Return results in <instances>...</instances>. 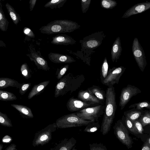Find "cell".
<instances>
[{
  "label": "cell",
  "mask_w": 150,
  "mask_h": 150,
  "mask_svg": "<svg viewBox=\"0 0 150 150\" xmlns=\"http://www.w3.org/2000/svg\"><path fill=\"white\" fill-rule=\"evenodd\" d=\"M5 6L13 23L17 25L19 22L21 21L19 14L15 11L14 8L8 3H7L6 4Z\"/></svg>",
  "instance_id": "d4e9b609"
},
{
  "label": "cell",
  "mask_w": 150,
  "mask_h": 150,
  "mask_svg": "<svg viewBox=\"0 0 150 150\" xmlns=\"http://www.w3.org/2000/svg\"><path fill=\"white\" fill-rule=\"evenodd\" d=\"M5 150H18L16 145L15 144L12 143L8 146Z\"/></svg>",
  "instance_id": "f6af8a7d"
},
{
  "label": "cell",
  "mask_w": 150,
  "mask_h": 150,
  "mask_svg": "<svg viewBox=\"0 0 150 150\" xmlns=\"http://www.w3.org/2000/svg\"><path fill=\"white\" fill-rule=\"evenodd\" d=\"M11 105L17 110L23 117L26 118H33L34 117L31 110L29 107L20 104H12Z\"/></svg>",
  "instance_id": "44dd1931"
},
{
  "label": "cell",
  "mask_w": 150,
  "mask_h": 150,
  "mask_svg": "<svg viewBox=\"0 0 150 150\" xmlns=\"http://www.w3.org/2000/svg\"><path fill=\"white\" fill-rule=\"evenodd\" d=\"M37 1V0H30L29 1L30 11H31L33 9Z\"/></svg>",
  "instance_id": "ee69618b"
},
{
  "label": "cell",
  "mask_w": 150,
  "mask_h": 150,
  "mask_svg": "<svg viewBox=\"0 0 150 150\" xmlns=\"http://www.w3.org/2000/svg\"><path fill=\"white\" fill-rule=\"evenodd\" d=\"M144 111L143 110H138L133 108L132 110L125 111L124 112V115L133 122L139 119Z\"/></svg>",
  "instance_id": "cb8c5ba5"
},
{
  "label": "cell",
  "mask_w": 150,
  "mask_h": 150,
  "mask_svg": "<svg viewBox=\"0 0 150 150\" xmlns=\"http://www.w3.org/2000/svg\"><path fill=\"white\" fill-rule=\"evenodd\" d=\"M125 69L126 68L122 66L109 68L108 75L101 82L102 83L108 87L113 86L115 84H118Z\"/></svg>",
  "instance_id": "30bf717a"
},
{
  "label": "cell",
  "mask_w": 150,
  "mask_h": 150,
  "mask_svg": "<svg viewBox=\"0 0 150 150\" xmlns=\"http://www.w3.org/2000/svg\"><path fill=\"white\" fill-rule=\"evenodd\" d=\"M71 150H77V149L75 148V146H74L73 148Z\"/></svg>",
  "instance_id": "681fc988"
},
{
  "label": "cell",
  "mask_w": 150,
  "mask_h": 150,
  "mask_svg": "<svg viewBox=\"0 0 150 150\" xmlns=\"http://www.w3.org/2000/svg\"><path fill=\"white\" fill-rule=\"evenodd\" d=\"M94 121L84 120L73 113L64 115L57 119L55 122L57 129L80 127L86 126Z\"/></svg>",
  "instance_id": "5b68a950"
},
{
  "label": "cell",
  "mask_w": 150,
  "mask_h": 150,
  "mask_svg": "<svg viewBox=\"0 0 150 150\" xmlns=\"http://www.w3.org/2000/svg\"><path fill=\"white\" fill-rule=\"evenodd\" d=\"M100 127L98 121L94 122L86 126L83 131L85 132L92 133L97 131Z\"/></svg>",
  "instance_id": "e575fe53"
},
{
  "label": "cell",
  "mask_w": 150,
  "mask_h": 150,
  "mask_svg": "<svg viewBox=\"0 0 150 150\" xmlns=\"http://www.w3.org/2000/svg\"><path fill=\"white\" fill-rule=\"evenodd\" d=\"M16 96L13 93L0 90V100L10 101L17 99Z\"/></svg>",
  "instance_id": "83f0119b"
},
{
  "label": "cell",
  "mask_w": 150,
  "mask_h": 150,
  "mask_svg": "<svg viewBox=\"0 0 150 150\" xmlns=\"http://www.w3.org/2000/svg\"><path fill=\"white\" fill-rule=\"evenodd\" d=\"M57 129L55 122L50 124L36 132L32 141V145L35 147L42 146L48 143L52 138V133Z\"/></svg>",
  "instance_id": "8992f818"
},
{
  "label": "cell",
  "mask_w": 150,
  "mask_h": 150,
  "mask_svg": "<svg viewBox=\"0 0 150 150\" xmlns=\"http://www.w3.org/2000/svg\"><path fill=\"white\" fill-rule=\"evenodd\" d=\"M122 122H124L126 127L130 131L135 134H138L136 129L133 122L130 120L128 117L123 116L121 120Z\"/></svg>",
  "instance_id": "4dcf8cb0"
},
{
  "label": "cell",
  "mask_w": 150,
  "mask_h": 150,
  "mask_svg": "<svg viewBox=\"0 0 150 150\" xmlns=\"http://www.w3.org/2000/svg\"><path fill=\"white\" fill-rule=\"evenodd\" d=\"M87 90L100 100L104 103L106 97V92L98 86L93 85L87 88Z\"/></svg>",
  "instance_id": "603a6c76"
},
{
  "label": "cell",
  "mask_w": 150,
  "mask_h": 150,
  "mask_svg": "<svg viewBox=\"0 0 150 150\" xmlns=\"http://www.w3.org/2000/svg\"><path fill=\"white\" fill-rule=\"evenodd\" d=\"M105 108L100 131L103 135L110 131L117 109L116 93L114 87H108L106 90Z\"/></svg>",
  "instance_id": "7a4b0ae2"
},
{
  "label": "cell",
  "mask_w": 150,
  "mask_h": 150,
  "mask_svg": "<svg viewBox=\"0 0 150 150\" xmlns=\"http://www.w3.org/2000/svg\"><path fill=\"white\" fill-rule=\"evenodd\" d=\"M3 147V145L2 144H0V150H2Z\"/></svg>",
  "instance_id": "c3c4849f"
},
{
  "label": "cell",
  "mask_w": 150,
  "mask_h": 150,
  "mask_svg": "<svg viewBox=\"0 0 150 150\" xmlns=\"http://www.w3.org/2000/svg\"><path fill=\"white\" fill-rule=\"evenodd\" d=\"M51 43L56 45H73L76 41L71 37L66 34H58L52 38Z\"/></svg>",
  "instance_id": "e0dca14e"
},
{
  "label": "cell",
  "mask_w": 150,
  "mask_h": 150,
  "mask_svg": "<svg viewBox=\"0 0 150 150\" xmlns=\"http://www.w3.org/2000/svg\"><path fill=\"white\" fill-rule=\"evenodd\" d=\"M117 5V2L113 0H101L100 1L101 7L106 9H112L115 7Z\"/></svg>",
  "instance_id": "d6a6232c"
},
{
  "label": "cell",
  "mask_w": 150,
  "mask_h": 150,
  "mask_svg": "<svg viewBox=\"0 0 150 150\" xmlns=\"http://www.w3.org/2000/svg\"><path fill=\"white\" fill-rule=\"evenodd\" d=\"M150 146V137H149L146 142Z\"/></svg>",
  "instance_id": "7dc6e473"
},
{
  "label": "cell",
  "mask_w": 150,
  "mask_h": 150,
  "mask_svg": "<svg viewBox=\"0 0 150 150\" xmlns=\"http://www.w3.org/2000/svg\"><path fill=\"white\" fill-rule=\"evenodd\" d=\"M150 9V1L137 4L130 8L124 13L122 18H126L141 13Z\"/></svg>",
  "instance_id": "4fadbf2b"
},
{
  "label": "cell",
  "mask_w": 150,
  "mask_h": 150,
  "mask_svg": "<svg viewBox=\"0 0 150 150\" xmlns=\"http://www.w3.org/2000/svg\"><path fill=\"white\" fill-rule=\"evenodd\" d=\"M49 59L55 63H71L76 62L71 57L67 54L50 52L48 54Z\"/></svg>",
  "instance_id": "2e32d148"
},
{
  "label": "cell",
  "mask_w": 150,
  "mask_h": 150,
  "mask_svg": "<svg viewBox=\"0 0 150 150\" xmlns=\"http://www.w3.org/2000/svg\"><path fill=\"white\" fill-rule=\"evenodd\" d=\"M85 79L83 74L75 75L71 73H68L57 83L55 86L54 97L57 98L76 91L81 86Z\"/></svg>",
  "instance_id": "3957f363"
},
{
  "label": "cell",
  "mask_w": 150,
  "mask_h": 150,
  "mask_svg": "<svg viewBox=\"0 0 150 150\" xmlns=\"http://www.w3.org/2000/svg\"><path fill=\"white\" fill-rule=\"evenodd\" d=\"M21 83L14 80L6 77L0 78V89L7 88L9 87H15L19 88Z\"/></svg>",
  "instance_id": "7402d4cb"
},
{
  "label": "cell",
  "mask_w": 150,
  "mask_h": 150,
  "mask_svg": "<svg viewBox=\"0 0 150 150\" xmlns=\"http://www.w3.org/2000/svg\"><path fill=\"white\" fill-rule=\"evenodd\" d=\"M93 105L87 103L73 96L67 101L66 106L68 110L71 112L78 111L84 108L91 107Z\"/></svg>",
  "instance_id": "5bb4252c"
},
{
  "label": "cell",
  "mask_w": 150,
  "mask_h": 150,
  "mask_svg": "<svg viewBox=\"0 0 150 150\" xmlns=\"http://www.w3.org/2000/svg\"><path fill=\"white\" fill-rule=\"evenodd\" d=\"M81 25L76 22L68 20H57L52 21L39 29L43 34L70 33L79 28Z\"/></svg>",
  "instance_id": "277c9868"
},
{
  "label": "cell",
  "mask_w": 150,
  "mask_h": 150,
  "mask_svg": "<svg viewBox=\"0 0 150 150\" xmlns=\"http://www.w3.org/2000/svg\"><path fill=\"white\" fill-rule=\"evenodd\" d=\"M24 33L27 36L32 38H34L35 35L33 31L29 28L25 27L23 30Z\"/></svg>",
  "instance_id": "b9f144b4"
},
{
  "label": "cell",
  "mask_w": 150,
  "mask_h": 150,
  "mask_svg": "<svg viewBox=\"0 0 150 150\" xmlns=\"http://www.w3.org/2000/svg\"><path fill=\"white\" fill-rule=\"evenodd\" d=\"M77 97L81 100L92 105L104 104V103L87 89L79 91L78 93Z\"/></svg>",
  "instance_id": "9a60e30c"
},
{
  "label": "cell",
  "mask_w": 150,
  "mask_h": 150,
  "mask_svg": "<svg viewBox=\"0 0 150 150\" xmlns=\"http://www.w3.org/2000/svg\"><path fill=\"white\" fill-rule=\"evenodd\" d=\"M141 92L137 87L130 84L123 88L120 97L119 105L121 110H122L131 98Z\"/></svg>",
  "instance_id": "8fae6325"
},
{
  "label": "cell",
  "mask_w": 150,
  "mask_h": 150,
  "mask_svg": "<svg viewBox=\"0 0 150 150\" xmlns=\"http://www.w3.org/2000/svg\"><path fill=\"white\" fill-rule=\"evenodd\" d=\"M67 0H52L47 2L44 6L45 8L52 9L60 8L64 5Z\"/></svg>",
  "instance_id": "4316f807"
},
{
  "label": "cell",
  "mask_w": 150,
  "mask_h": 150,
  "mask_svg": "<svg viewBox=\"0 0 150 150\" xmlns=\"http://www.w3.org/2000/svg\"><path fill=\"white\" fill-rule=\"evenodd\" d=\"M30 53L27 54L30 60L34 62L38 69L44 71H49L50 68L49 67L46 60L41 55L39 52L36 51L31 45L29 46Z\"/></svg>",
  "instance_id": "7c38bea8"
},
{
  "label": "cell",
  "mask_w": 150,
  "mask_h": 150,
  "mask_svg": "<svg viewBox=\"0 0 150 150\" xmlns=\"http://www.w3.org/2000/svg\"><path fill=\"white\" fill-rule=\"evenodd\" d=\"M31 85L30 83H22L19 89V93L21 95H24L29 89Z\"/></svg>",
  "instance_id": "ab89813d"
},
{
  "label": "cell",
  "mask_w": 150,
  "mask_h": 150,
  "mask_svg": "<svg viewBox=\"0 0 150 150\" xmlns=\"http://www.w3.org/2000/svg\"><path fill=\"white\" fill-rule=\"evenodd\" d=\"M129 108H133L138 110H142L146 108L150 110V102L147 101H144L138 103L130 105Z\"/></svg>",
  "instance_id": "f546056e"
},
{
  "label": "cell",
  "mask_w": 150,
  "mask_h": 150,
  "mask_svg": "<svg viewBox=\"0 0 150 150\" xmlns=\"http://www.w3.org/2000/svg\"><path fill=\"white\" fill-rule=\"evenodd\" d=\"M122 49L120 38L118 37L114 42L111 50V59L113 62H117L121 54Z\"/></svg>",
  "instance_id": "d6986e66"
},
{
  "label": "cell",
  "mask_w": 150,
  "mask_h": 150,
  "mask_svg": "<svg viewBox=\"0 0 150 150\" xmlns=\"http://www.w3.org/2000/svg\"><path fill=\"white\" fill-rule=\"evenodd\" d=\"M89 150H107L106 146L101 143L90 144Z\"/></svg>",
  "instance_id": "74e56055"
},
{
  "label": "cell",
  "mask_w": 150,
  "mask_h": 150,
  "mask_svg": "<svg viewBox=\"0 0 150 150\" xmlns=\"http://www.w3.org/2000/svg\"><path fill=\"white\" fill-rule=\"evenodd\" d=\"M138 120L141 123L143 127L150 125V110H144Z\"/></svg>",
  "instance_id": "1f68e13d"
},
{
  "label": "cell",
  "mask_w": 150,
  "mask_h": 150,
  "mask_svg": "<svg viewBox=\"0 0 150 150\" xmlns=\"http://www.w3.org/2000/svg\"><path fill=\"white\" fill-rule=\"evenodd\" d=\"M76 140L72 137L70 138H65L50 150H71L74 147Z\"/></svg>",
  "instance_id": "ac0fdd59"
},
{
  "label": "cell",
  "mask_w": 150,
  "mask_h": 150,
  "mask_svg": "<svg viewBox=\"0 0 150 150\" xmlns=\"http://www.w3.org/2000/svg\"><path fill=\"white\" fill-rule=\"evenodd\" d=\"M69 65L68 64L62 66L60 68L57 69L56 76L58 80H59L64 76L69 69Z\"/></svg>",
  "instance_id": "8d00e7d4"
},
{
  "label": "cell",
  "mask_w": 150,
  "mask_h": 150,
  "mask_svg": "<svg viewBox=\"0 0 150 150\" xmlns=\"http://www.w3.org/2000/svg\"><path fill=\"white\" fill-rule=\"evenodd\" d=\"M2 7V4L0 2V29L5 32L7 30L9 22L5 16Z\"/></svg>",
  "instance_id": "484cf974"
},
{
  "label": "cell",
  "mask_w": 150,
  "mask_h": 150,
  "mask_svg": "<svg viewBox=\"0 0 150 150\" xmlns=\"http://www.w3.org/2000/svg\"><path fill=\"white\" fill-rule=\"evenodd\" d=\"M105 108L104 104H100L84 108L75 113L77 116L84 120L97 122L103 114Z\"/></svg>",
  "instance_id": "52a82bcc"
},
{
  "label": "cell",
  "mask_w": 150,
  "mask_h": 150,
  "mask_svg": "<svg viewBox=\"0 0 150 150\" xmlns=\"http://www.w3.org/2000/svg\"><path fill=\"white\" fill-rule=\"evenodd\" d=\"M50 82V80L46 81L35 85L28 94V99H30L42 93Z\"/></svg>",
  "instance_id": "ffe728a7"
},
{
  "label": "cell",
  "mask_w": 150,
  "mask_h": 150,
  "mask_svg": "<svg viewBox=\"0 0 150 150\" xmlns=\"http://www.w3.org/2000/svg\"><path fill=\"white\" fill-rule=\"evenodd\" d=\"M141 150H150V146L146 142Z\"/></svg>",
  "instance_id": "bcb514c9"
},
{
  "label": "cell",
  "mask_w": 150,
  "mask_h": 150,
  "mask_svg": "<svg viewBox=\"0 0 150 150\" xmlns=\"http://www.w3.org/2000/svg\"><path fill=\"white\" fill-rule=\"evenodd\" d=\"M13 140L12 137L8 135H6L2 139V142L4 143H9Z\"/></svg>",
  "instance_id": "7bdbcfd3"
},
{
  "label": "cell",
  "mask_w": 150,
  "mask_h": 150,
  "mask_svg": "<svg viewBox=\"0 0 150 150\" xmlns=\"http://www.w3.org/2000/svg\"><path fill=\"white\" fill-rule=\"evenodd\" d=\"M114 133L117 138L123 144L129 148L132 145V139L121 120H118L113 127Z\"/></svg>",
  "instance_id": "9c48e42d"
},
{
  "label": "cell",
  "mask_w": 150,
  "mask_h": 150,
  "mask_svg": "<svg viewBox=\"0 0 150 150\" xmlns=\"http://www.w3.org/2000/svg\"><path fill=\"white\" fill-rule=\"evenodd\" d=\"M133 122L138 133L140 134H142L144 129L143 128V126L140 122L139 120H135Z\"/></svg>",
  "instance_id": "60d3db41"
},
{
  "label": "cell",
  "mask_w": 150,
  "mask_h": 150,
  "mask_svg": "<svg viewBox=\"0 0 150 150\" xmlns=\"http://www.w3.org/2000/svg\"><path fill=\"white\" fill-rule=\"evenodd\" d=\"M132 49L138 67L143 72L147 64L146 57L144 50L137 38H135L133 40Z\"/></svg>",
  "instance_id": "ba28073f"
},
{
  "label": "cell",
  "mask_w": 150,
  "mask_h": 150,
  "mask_svg": "<svg viewBox=\"0 0 150 150\" xmlns=\"http://www.w3.org/2000/svg\"><path fill=\"white\" fill-rule=\"evenodd\" d=\"M109 65L107 58L105 57L101 66L100 71V78L101 82L106 77L109 70Z\"/></svg>",
  "instance_id": "f1b7e54d"
},
{
  "label": "cell",
  "mask_w": 150,
  "mask_h": 150,
  "mask_svg": "<svg viewBox=\"0 0 150 150\" xmlns=\"http://www.w3.org/2000/svg\"><path fill=\"white\" fill-rule=\"evenodd\" d=\"M106 36L105 32L102 31L92 33L80 40L81 50H78L76 52L68 51L78 59H80L86 64L90 66L91 56L95 52L94 50L101 45Z\"/></svg>",
  "instance_id": "6da1fadb"
},
{
  "label": "cell",
  "mask_w": 150,
  "mask_h": 150,
  "mask_svg": "<svg viewBox=\"0 0 150 150\" xmlns=\"http://www.w3.org/2000/svg\"><path fill=\"white\" fill-rule=\"evenodd\" d=\"M0 124L1 125L7 127H13L11 121L5 114L0 112Z\"/></svg>",
  "instance_id": "836d02e7"
},
{
  "label": "cell",
  "mask_w": 150,
  "mask_h": 150,
  "mask_svg": "<svg viewBox=\"0 0 150 150\" xmlns=\"http://www.w3.org/2000/svg\"><path fill=\"white\" fill-rule=\"evenodd\" d=\"M21 73L23 76L26 79H28L31 77L30 70L26 63L23 64L20 67Z\"/></svg>",
  "instance_id": "d590c367"
},
{
  "label": "cell",
  "mask_w": 150,
  "mask_h": 150,
  "mask_svg": "<svg viewBox=\"0 0 150 150\" xmlns=\"http://www.w3.org/2000/svg\"><path fill=\"white\" fill-rule=\"evenodd\" d=\"M91 0H82L81 1V8L83 13L87 12L91 3Z\"/></svg>",
  "instance_id": "f35d334b"
}]
</instances>
